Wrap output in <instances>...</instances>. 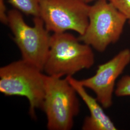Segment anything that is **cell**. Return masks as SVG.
I'll list each match as a JSON object with an SVG mask.
<instances>
[{
    "label": "cell",
    "instance_id": "obj_13",
    "mask_svg": "<svg viewBox=\"0 0 130 130\" xmlns=\"http://www.w3.org/2000/svg\"><path fill=\"white\" fill-rule=\"evenodd\" d=\"M79 1H80L81 2H84V3H85V4H88V3H90V2H93V1H98V0H79Z\"/></svg>",
    "mask_w": 130,
    "mask_h": 130
},
{
    "label": "cell",
    "instance_id": "obj_6",
    "mask_svg": "<svg viewBox=\"0 0 130 130\" xmlns=\"http://www.w3.org/2000/svg\"><path fill=\"white\" fill-rule=\"evenodd\" d=\"M39 17L49 32L73 30L84 34L89 23L90 5L79 0H39Z\"/></svg>",
    "mask_w": 130,
    "mask_h": 130
},
{
    "label": "cell",
    "instance_id": "obj_12",
    "mask_svg": "<svg viewBox=\"0 0 130 130\" xmlns=\"http://www.w3.org/2000/svg\"><path fill=\"white\" fill-rule=\"evenodd\" d=\"M0 20L2 23L8 25V15L5 0H0Z\"/></svg>",
    "mask_w": 130,
    "mask_h": 130
},
{
    "label": "cell",
    "instance_id": "obj_10",
    "mask_svg": "<svg viewBox=\"0 0 130 130\" xmlns=\"http://www.w3.org/2000/svg\"><path fill=\"white\" fill-rule=\"evenodd\" d=\"M115 94L118 97H130V75H124L119 80Z\"/></svg>",
    "mask_w": 130,
    "mask_h": 130
},
{
    "label": "cell",
    "instance_id": "obj_4",
    "mask_svg": "<svg viewBox=\"0 0 130 130\" xmlns=\"http://www.w3.org/2000/svg\"><path fill=\"white\" fill-rule=\"evenodd\" d=\"M127 19L108 0H98L90 6L89 23L80 42L99 52L119 41Z\"/></svg>",
    "mask_w": 130,
    "mask_h": 130
},
{
    "label": "cell",
    "instance_id": "obj_7",
    "mask_svg": "<svg viewBox=\"0 0 130 130\" xmlns=\"http://www.w3.org/2000/svg\"><path fill=\"white\" fill-rule=\"evenodd\" d=\"M130 63V50L126 48L108 61L99 65L93 76L79 80V83L93 91L102 107L108 108L113 104L117 80Z\"/></svg>",
    "mask_w": 130,
    "mask_h": 130
},
{
    "label": "cell",
    "instance_id": "obj_8",
    "mask_svg": "<svg viewBox=\"0 0 130 130\" xmlns=\"http://www.w3.org/2000/svg\"><path fill=\"white\" fill-rule=\"evenodd\" d=\"M66 79L73 87L78 95L84 101L90 112V116L84 120L82 129L84 130H116V126L111 119L105 113L102 106L97 99L87 93L85 88L79 83V80L72 76Z\"/></svg>",
    "mask_w": 130,
    "mask_h": 130
},
{
    "label": "cell",
    "instance_id": "obj_5",
    "mask_svg": "<svg viewBox=\"0 0 130 130\" xmlns=\"http://www.w3.org/2000/svg\"><path fill=\"white\" fill-rule=\"evenodd\" d=\"M8 25L14 35V40L21 52L24 60L43 71L50 48L51 35L40 17H35L34 26H28L18 10L8 12Z\"/></svg>",
    "mask_w": 130,
    "mask_h": 130
},
{
    "label": "cell",
    "instance_id": "obj_9",
    "mask_svg": "<svg viewBox=\"0 0 130 130\" xmlns=\"http://www.w3.org/2000/svg\"><path fill=\"white\" fill-rule=\"evenodd\" d=\"M15 9L29 15L39 17V0H8Z\"/></svg>",
    "mask_w": 130,
    "mask_h": 130
},
{
    "label": "cell",
    "instance_id": "obj_11",
    "mask_svg": "<svg viewBox=\"0 0 130 130\" xmlns=\"http://www.w3.org/2000/svg\"><path fill=\"white\" fill-rule=\"evenodd\" d=\"M125 16L130 25V0H108Z\"/></svg>",
    "mask_w": 130,
    "mask_h": 130
},
{
    "label": "cell",
    "instance_id": "obj_2",
    "mask_svg": "<svg viewBox=\"0 0 130 130\" xmlns=\"http://www.w3.org/2000/svg\"><path fill=\"white\" fill-rule=\"evenodd\" d=\"M42 72L22 59L0 68V92L6 96L27 98L33 118L35 117V109H42L44 97L46 75Z\"/></svg>",
    "mask_w": 130,
    "mask_h": 130
},
{
    "label": "cell",
    "instance_id": "obj_3",
    "mask_svg": "<svg viewBox=\"0 0 130 130\" xmlns=\"http://www.w3.org/2000/svg\"><path fill=\"white\" fill-rule=\"evenodd\" d=\"M77 93L66 79L46 75L45 94L42 109L45 113L50 130L72 129L79 112Z\"/></svg>",
    "mask_w": 130,
    "mask_h": 130
},
{
    "label": "cell",
    "instance_id": "obj_1",
    "mask_svg": "<svg viewBox=\"0 0 130 130\" xmlns=\"http://www.w3.org/2000/svg\"><path fill=\"white\" fill-rule=\"evenodd\" d=\"M82 42L69 33H54L43 71L61 78L91 68L95 61L92 47Z\"/></svg>",
    "mask_w": 130,
    "mask_h": 130
}]
</instances>
